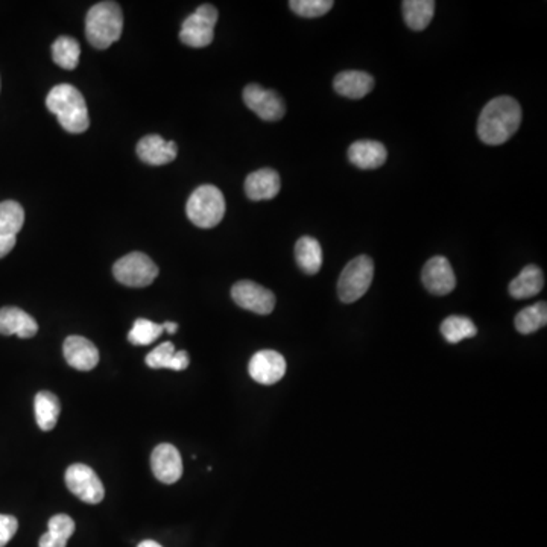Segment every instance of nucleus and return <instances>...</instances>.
Masks as SVG:
<instances>
[{"mask_svg": "<svg viewBox=\"0 0 547 547\" xmlns=\"http://www.w3.org/2000/svg\"><path fill=\"white\" fill-rule=\"evenodd\" d=\"M189 354L184 350L177 352L173 342H163L146 356V365L154 370L183 371L189 366Z\"/></svg>", "mask_w": 547, "mask_h": 547, "instance_id": "nucleus-21", "label": "nucleus"}, {"mask_svg": "<svg viewBox=\"0 0 547 547\" xmlns=\"http://www.w3.org/2000/svg\"><path fill=\"white\" fill-rule=\"evenodd\" d=\"M116 280L130 288H146L159 276V268L146 254L130 253L114 263Z\"/></svg>", "mask_w": 547, "mask_h": 547, "instance_id": "nucleus-6", "label": "nucleus"}, {"mask_svg": "<svg viewBox=\"0 0 547 547\" xmlns=\"http://www.w3.org/2000/svg\"><path fill=\"white\" fill-rule=\"evenodd\" d=\"M163 331V326L155 324V322L145 320V318H139L134 321V326L128 333V341L132 345L143 347V345L153 344L154 341L159 340Z\"/></svg>", "mask_w": 547, "mask_h": 547, "instance_id": "nucleus-29", "label": "nucleus"}, {"mask_svg": "<svg viewBox=\"0 0 547 547\" xmlns=\"http://www.w3.org/2000/svg\"><path fill=\"white\" fill-rule=\"evenodd\" d=\"M421 280L430 294L448 295L457 288V276L452 265L443 256H435L426 263L421 272Z\"/></svg>", "mask_w": 547, "mask_h": 547, "instance_id": "nucleus-11", "label": "nucleus"}, {"mask_svg": "<svg viewBox=\"0 0 547 547\" xmlns=\"http://www.w3.org/2000/svg\"><path fill=\"white\" fill-rule=\"evenodd\" d=\"M162 326H163V331H168V333H171V335H174V333L178 331L177 322L168 321L164 322V324H162Z\"/></svg>", "mask_w": 547, "mask_h": 547, "instance_id": "nucleus-34", "label": "nucleus"}, {"mask_svg": "<svg viewBox=\"0 0 547 547\" xmlns=\"http://www.w3.org/2000/svg\"><path fill=\"white\" fill-rule=\"evenodd\" d=\"M333 87L338 95L349 100H363L373 90L374 78L361 70H345L336 75Z\"/></svg>", "mask_w": 547, "mask_h": 547, "instance_id": "nucleus-19", "label": "nucleus"}, {"mask_svg": "<svg viewBox=\"0 0 547 547\" xmlns=\"http://www.w3.org/2000/svg\"><path fill=\"white\" fill-rule=\"evenodd\" d=\"M374 277V263L368 256H358L341 272L338 294L342 303H354L370 289Z\"/></svg>", "mask_w": 547, "mask_h": 547, "instance_id": "nucleus-5", "label": "nucleus"}, {"mask_svg": "<svg viewBox=\"0 0 547 547\" xmlns=\"http://www.w3.org/2000/svg\"><path fill=\"white\" fill-rule=\"evenodd\" d=\"M349 159L359 169H377L388 159V151L384 143L375 141L354 142L349 148Z\"/></svg>", "mask_w": 547, "mask_h": 547, "instance_id": "nucleus-20", "label": "nucleus"}, {"mask_svg": "<svg viewBox=\"0 0 547 547\" xmlns=\"http://www.w3.org/2000/svg\"><path fill=\"white\" fill-rule=\"evenodd\" d=\"M248 373L260 384H276L286 374V359L274 350H262L248 363Z\"/></svg>", "mask_w": 547, "mask_h": 547, "instance_id": "nucleus-12", "label": "nucleus"}, {"mask_svg": "<svg viewBox=\"0 0 547 547\" xmlns=\"http://www.w3.org/2000/svg\"><path fill=\"white\" fill-rule=\"evenodd\" d=\"M244 102L251 111L267 122H277L286 113L285 102L274 90H267L258 84H249L244 89Z\"/></svg>", "mask_w": 547, "mask_h": 547, "instance_id": "nucleus-10", "label": "nucleus"}, {"mask_svg": "<svg viewBox=\"0 0 547 547\" xmlns=\"http://www.w3.org/2000/svg\"><path fill=\"white\" fill-rule=\"evenodd\" d=\"M66 485L70 493L75 494L82 502L98 505L104 500V485L90 467L84 464H73L66 471Z\"/></svg>", "mask_w": 547, "mask_h": 547, "instance_id": "nucleus-8", "label": "nucleus"}, {"mask_svg": "<svg viewBox=\"0 0 547 547\" xmlns=\"http://www.w3.org/2000/svg\"><path fill=\"white\" fill-rule=\"evenodd\" d=\"M123 14L116 2L91 6L86 18V36L96 49H107L122 36Z\"/></svg>", "mask_w": 547, "mask_h": 547, "instance_id": "nucleus-3", "label": "nucleus"}, {"mask_svg": "<svg viewBox=\"0 0 547 547\" xmlns=\"http://www.w3.org/2000/svg\"><path fill=\"white\" fill-rule=\"evenodd\" d=\"M68 546V542L63 539H59L57 535L50 534V532H46L43 537L40 539V543H38V547H66Z\"/></svg>", "mask_w": 547, "mask_h": 547, "instance_id": "nucleus-33", "label": "nucleus"}, {"mask_svg": "<svg viewBox=\"0 0 547 547\" xmlns=\"http://www.w3.org/2000/svg\"><path fill=\"white\" fill-rule=\"evenodd\" d=\"M18 530L17 519L13 516L0 514V547H5L11 542Z\"/></svg>", "mask_w": 547, "mask_h": 547, "instance_id": "nucleus-32", "label": "nucleus"}, {"mask_svg": "<svg viewBox=\"0 0 547 547\" xmlns=\"http://www.w3.org/2000/svg\"><path fill=\"white\" fill-rule=\"evenodd\" d=\"M47 526H49L47 532L57 535V537L66 540V542L75 532V521L70 517L66 516V514H57V516L52 517Z\"/></svg>", "mask_w": 547, "mask_h": 547, "instance_id": "nucleus-31", "label": "nucleus"}, {"mask_svg": "<svg viewBox=\"0 0 547 547\" xmlns=\"http://www.w3.org/2000/svg\"><path fill=\"white\" fill-rule=\"evenodd\" d=\"M137 547H163L162 544L157 543V542H153V540H146V542H142L141 544Z\"/></svg>", "mask_w": 547, "mask_h": 547, "instance_id": "nucleus-35", "label": "nucleus"}, {"mask_svg": "<svg viewBox=\"0 0 547 547\" xmlns=\"http://www.w3.org/2000/svg\"><path fill=\"white\" fill-rule=\"evenodd\" d=\"M217 9L213 5H201L194 14L183 22L180 40L190 47H205L215 37V26L217 22Z\"/></svg>", "mask_w": 547, "mask_h": 547, "instance_id": "nucleus-7", "label": "nucleus"}, {"mask_svg": "<svg viewBox=\"0 0 547 547\" xmlns=\"http://www.w3.org/2000/svg\"><path fill=\"white\" fill-rule=\"evenodd\" d=\"M280 175L274 169H258L245 180V194L251 201L276 198L280 192Z\"/></svg>", "mask_w": 547, "mask_h": 547, "instance_id": "nucleus-17", "label": "nucleus"}, {"mask_svg": "<svg viewBox=\"0 0 547 547\" xmlns=\"http://www.w3.org/2000/svg\"><path fill=\"white\" fill-rule=\"evenodd\" d=\"M403 18L412 31H423L429 26L435 14L434 0H405L402 4Z\"/></svg>", "mask_w": 547, "mask_h": 547, "instance_id": "nucleus-24", "label": "nucleus"}, {"mask_svg": "<svg viewBox=\"0 0 547 547\" xmlns=\"http://www.w3.org/2000/svg\"><path fill=\"white\" fill-rule=\"evenodd\" d=\"M34 406H36V420L38 427L45 432L54 429L61 412L58 397L49 391H41L36 395Z\"/></svg>", "mask_w": 547, "mask_h": 547, "instance_id": "nucleus-25", "label": "nucleus"}, {"mask_svg": "<svg viewBox=\"0 0 547 547\" xmlns=\"http://www.w3.org/2000/svg\"><path fill=\"white\" fill-rule=\"evenodd\" d=\"M521 123V104L511 96H499L480 111L478 136L487 145H503L519 131Z\"/></svg>", "mask_w": 547, "mask_h": 547, "instance_id": "nucleus-1", "label": "nucleus"}, {"mask_svg": "<svg viewBox=\"0 0 547 547\" xmlns=\"http://www.w3.org/2000/svg\"><path fill=\"white\" fill-rule=\"evenodd\" d=\"M295 260L301 271L308 276H315L322 267L321 244L315 237L303 236L295 244Z\"/></svg>", "mask_w": 547, "mask_h": 547, "instance_id": "nucleus-23", "label": "nucleus"}, {"mask_svg": "<svg viewBox=\"0 0 547 547\" xmlns=\"http://www.w3.org/2000/svg\"><path fill=\"white\" fill-rule=\"evenodd\" d=\"M154 476L163 484H175L183 476L182 455L173 444H160L151 457Z\"/></svg>", "mask_w": 547, "mask_h": 547, "instance_id": "nucleus-14", "label": "nucleus"}, {"mask_svg": "<svg viewBox=\"0 0 547 547\" xmlns=\"http://www.w3.org/2000/svg\"><path fill=\"white\" fill-rule=\"evenodd\" d=\"M543 271L537 265H528L523 271L510 283L512 299L526 300L539 295L543 290Z\"/></svg>", "mask_w": 547, "mask_h": 547, "instance_id": "nucleus-22", "label": "nucleus"}, {"mask_svg": "<svg viewBox=\"0 0 547 547\" xmlns=\"http://www.w3.org/2000/svg\"><path fill=\"white\" fill-rule=\"evenodd\" d=\"M79 55H81V47L72 37H59L52 46V58L59 68L73 70L79 63Z\"/></svg>", "mask_w": 547, "mask_h": 547, "instance_id": "nucleus-28", "label": "nucleus"}, {"mask_svg": "<svg viewBox=\"0 0 547 547\" xmlns=\"http://www.w3.org/2000/svg\"><path fill=\"white\" fill-rule=\"evenodd\" d=\"M25 224V210L16 201L0 203V258L8 256Z\"/></svg>", "mask_w": 547, "mask_h": 547, "instance_id": "nucleus-13", "label": "nucleus"}, {"mask_svg": "<svg viewBox=\"0 0 547 547\" xmlns=\"http://www.w3.org/2000/svg\"><path fill=\"white\" fill-rule=\"evenodd\" d=\"M441 333H443L444 340L447 342L458 344L461 341L475 338L478 335V327L468 318L452 315V317L444 320L443 324H441Z\"/></svg>", "mask_w": 547, "mask_h": 547, "instance_id": "nucleus-27", "label": "nucleus"}, {"mask_svg": "<svg viewBox=\"0 0 547 547\" xmlns=\"http://www.w3.org/2000/svg\"><path fill=\"white\" fill-rule=\"evenodd\" d=\"M64 358L68 365L79 371H90L100 363V352L91 341L82 336H68L64 341Z\"/></svg>", "mask_w": 547, "mask_h": 547, "instance_id": "nucleus-16", "label": "nucleus"}, {"mask_svg": "<svg viewBox=\"0 0 547 547\" xmlns=\"http://www.w3.org/2000/svg\"><path fill=\"white\" fill-rule=\"evenodd\" d=\"M38 324L36 320L18 308L0 309V335H17L22 340H27L37 335Z\"/></svg>", "mask_w": 547, "mask_h": 547, "instance_id": "nucleus-18", "label": "nucleus"}, {"mask_svg": "<svg viewBox=\"0 0 547 547\" xmlns=\"http://www.w3.org/2000/svg\"><path fill=\"white\" fill-rule=\"evenodd\" d=\"M289 6L297 16L304 18L321 17L333 6L331 0H290Z\"/></svg>", "mask_w": 547, "mask_h": 547, "instance_id": "nucleus-30", "label": "nucleus"}, {"mask_svg": "<svg viewBox=\"0 0 547 547\" xmlns=\"http://www.w3.org/2000/svg\"><path fill=\"white\" fill-rule=\"evenodd\" d=\"M231 299L239 308L258 315H269L276 308V295L254 281H237L231 288Z\"/></svg>", "mask_w": 547, "mask_h": 547, "instance_id": "nucleus-9", "label": "nucleus"}, {"mask_svg": "<svg viewBox=\"0 0 547 547\" xmlns=\"http://www.w3.org/2000/svg\"><path fill=\"white\" fill-rule=\"evenodd\" d=\"M187 217L199 228H213L226 216V198L216 185H201L190 195Z\"/></svg>", "mask_w": 547, "mask_h": 547, "instance_id": "nucleus-4", "label": "nucleus"}, {"mask_svg": "<svg viewBox=\"0 0 547 547\" xmlns=\"http://www.w3.org/2000/svg\"><path fill=\"white\" fill-rule=\"evenodd\" d=\"M546 322L547 304L542 301V303H535L534 306L523 309L514 320V326L521 335H531V333L543 329Z\"/></svg>", "mask_w": 547, "mask_h": 547, "instance_id": "nucleus-26", "label": "nucleus"}, {"mask_svg": "<svg viewBox=\"0 0 547 547\" xmlns=\"http://www.w3.org/2000/svg\"><path fill=\"white\" fill-rule=\"evenodd\" d=\"M46 107L58 119L59 125L68 132L81 134L89 130L90 119L86 100L77 87L58 84L46 98Z\"/></svg>", "mask_w": 547, "mask_h": 547, "instance_id": "nucleus-2", "label": "nucleus"}, {"mask_svg": "<svg viewBox=\"0 0 547 547\" xmlns=\"http://www.w3.org/2000/svg\"><path fill=\"white\" fill-rule=\"evenodd\" d=\"M178 146L175 142L164 141L157 134L146 136L137 145V155L143 163L163 166L177 159Z\"/></svg>", "mask_w": 547, "mask_h": 547, "instance_id": "nucleus-15", "label": "nucleus"}]
</instances>
